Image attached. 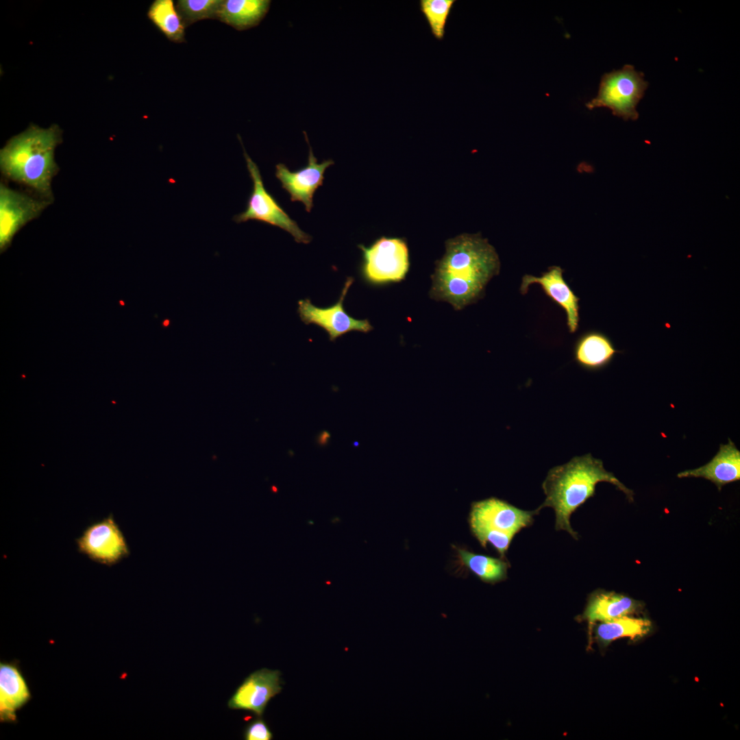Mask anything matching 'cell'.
Segmentation results:
<instances>
[{
	"mask_svg": "<svg viewBox=\"0 0 740 740\" xmlns=\"http://www.w3.org/2000/svg\"><path fill=\"white\" fill-rule=\"evenodd\" d=\"M445 246L432 277L431 295L460 310L482 295L499 273L500 262L494 247L479 234L458 236Z\"/></svg>",
	"mask_w": 740,
	"mask_h": 740,
	"instance_id": "6da1fadb",
	"label": "cell"
},
{
	"mask_svg": "<svg viewBox=\"0 0 740 740\" xmlns=\"http://www.w3.org/2000/svg\"><path fill=\"white\" fill-rule=\"evenodd\" d=\"M607 482L624 492L632 500L633 492L621 482L611 472L607 471L600 459L591 454L575 456L568 463L552 468L542 484L546 496L544 502L536 509L552 508L555 513V528L565 530L578 539L570 524L571 515L595 492V486Z\"/></svg>",
	"mask_w": 740,
	"mask_h": 740,
	"instance_id": "7a4b0ae2",
	"label": "cell"
},
{
	"mask_svg": "<svg viewBox=\"0 0 740 740\" xmlns=\"http://www.w3.org/2000/svg\"><path fill=\"white\" fill-rule=\"evenodd\" d=\"M56 127L32 126L12 138L0 152V165L7 177L25 184L51 201V182L58 166L54 151L60 141Z\"/></svg>",
	"mask_w": 740,
	"mask_h": 740,
	"instance_id": "3957f363",
	"label": "cell"
},
{
	"mask_svg": "<svg viewBox=\"0 0 740 740\" xmlns=\"http://www.w3.org/2000/svg\"><path fill=\"white\" fill-rule=\"evenodd\" d=\"M643 77L642 72L637 71L630 64L604 74L597 95L587 103L586 107L589 110L607 108L624 120L637 119V106L648 87Z\"/></svg>",
	"mask_w": 740,
	"mask_h": 740,
	"instance_id": "277c9868",
	"label": "cell"
},
{
	"mask_svg": "<svg viewBox=\"0 0 740 740\" xmlns=\"http://www.w3.org/2000/svg\"><path fill=\"white\" fill-rule=\"evenodd\" d=\"M238 137L243 148L249 176L253 181V189L249 197L245 210L234 216L233 220L238 223L248 220L260 221L288 232L294 237L297 243H309L312 237L299 227L296 221L288 216L273 196L264 188L258 166L246 152L238 135Z\"/></svg>",
	"mask_w": 740,
	"mask_h": 740,
	"instance_id": "5b68a950",
	"label": "cell"
},
{
	"mask_svg": "<svg viewBox=\"0 0 740 740\" xmlns=\"http://www.w3.org/2000/svg\"><path fill=\"white\" fill-rule=\"evenodd\" d=\"M362 252L360 273L365 282L382 285L403 280L408 270V250L397 238L382 236L370 246L359 245Z\"/></svg>",
	"mask_w": 740,
	"mask_h": 740,
	"instance_id": "8992f818",
	"label": "cell"
},
{
	"mask_svg": "<svg viewBox=\"0 0 740 740\" xmlns=\"http://www.w3.org/2000/svg\"><path fill=\"white\" fill-rule=\"evenodd\" d=\"M75 541L79 553L107 566L118 563L130 554L125 538L112 515L90 524Z\"/></svg>",
	"mask_w": 740,
	"mask_h": 740,
	"instance_id": "52a82bcc",
	"label": "cell"
},
{
	"mask_svg": "<svg viewBox=\"0 0 740 740\" xmlns=\"http://www.w3.org/2000/svg\"><path fill=\"white\" fill-rule=\"evenodd\" d=\"M353 282V278L347 279L338 299L328 307H317L309 299L299 300L297 312L302 322L321 328L328 334L331 341L351 331L364 333L371 331L373 327L367 319H356L344 309L343 301Z\"/></svg>",
	"mask_w": 740,
	"mask_h": 740,
	"instance_id": "ba28073f",
	"label": "cell"
},
{
	"mask_svg": "<svg viewBox=\"0 0 740 740\" xmlns=\"http://www.w3.org/2000/svg\"><path fill=\"white\" fill-rule=\"evenodd\" d=\"M51 201L38 200L0 186V249L4 251L16 233L27 223L36 218Z\"/></svg>",
	"mask_w": 740,
	"mask_h": 740,
	"instance_id": "9c48e42d",
	"label": "cell"
},
{
	"mask_svg": "<svg viewBox=\"0 0 740 740\" xmlns=\"http://www.w3.org/2000/svg\"><path fill=\"white\" fill-rule=\"evenodd\" d=\"M304 134L309 147L307 165L293 172L284 164L279 163L275 166V176L280 181L282 188L290 195L291 201L302 202L306 210L310 212L313 207L314 193L323 185L325 171L334 162L329 159L318 163L308 136L305 132Z\"/></svg>",
	"mask_w": 740,
	"mask_h": 740,
	"instance_id": "30bf717a",
	"label": "cell"
},
{
	"mask_svg": "<svg viewBox=\"0 0 740 740\" xmlns=\"http://www.w3.org/2000/svg\"><path fill=\"white\" fill-rule=\"evenodd\" d=\"M280 672L267 668L249 675L227 702L230 708L252 712L261 716L270 700L281 690Z\"/></svg>",
	"mask_w": 740,
	"mask_h": 740,
	"instance_id": "8fae6325",
	"label": "cell"
},
{
	"mask_svg": "<svg viewBox=\"0 0 740 740\" xmlns=\"http://www.w3.org/2000/svg\"><path fill=\"white\" fill-rule=\"evenodd\" d=\"M538 511L519 509L508 502L490 497L473 503L469 523H476L514 536L530 526Z\"/></svg>",
	"mask_w": 740,
	"mask_h": 740,
	"instance_id": "7c38bea8",
	"label": "cell"
},
{
	"mask_svg": "<svg viewBox=\"0 0 740 740\" xmlns=\"http://www.w3.org/2000/svg\"><path fill=\"white\" fill-rule=\"evenodd\" d=\"M563 270L558 266L549 267L541 276L525 275L522 278L520 292L525 295L529 286L538 284L553 301L563 308L567 317V325L571 333H574L579 323V297H578L563 276Z\"/></svg>",
	"mask_w": 740,
	"mask_h": 740,
	"instance_id": "4fadbf2b",
	"label": "cell"
},
{
	"mask_svg": "<svg viewBox=\"0 0 740 740\" xmlns=\"http://www.w3.org/2000/svg\"><path fill=\"white\" fill-rule=\"evenodd\" d=\"M678 477L703 478L716 484L724 485L740 479V451L729 439L727 444H720L713 458L705 465L679 473Z\"/></svg>",
	"mask_w": 740,
	"mask_h": 740,
	"instance_id": "5bb4252c",
	"label": "cell"
},
{
	"mask_svg": "<svg viewBox=\"0 0 740 740\" xmlns=\"http://www.w3.org/2000/svg\"><path fill=\"white\" fill-rule=\"evenodd\" d=\"M28 686L18 667L13 664H0V719L14 722L16 711L30 699Z\"/></svg>",
	"mask_w": 740,
	"mask_h": 740,
	"instance_id": "9a60e30c",
	"label": "cell"
},
{
	"mask_svg": "<svg viewBox=\"0 0 740 740\" xmlns=\"http://www.w3.org/2000/svg\"><path fill=\"white\" fill-rule=\"evenodd\" d=\"M617 351L604 334L591 331L582 334L576 341L574 356L576 362L584 369L600 370L607 366Z\"/></svg>",
	"mask_w": 740,
	"mask_h": 740,
	"instance_id": "2e32d148",
	"label": "cell"
},
{
	"mask_svg": "<svg viewBox=\"0 0 740 740\" xmlns=\"http://www.w3.org/2000/svg\"><path fill=\"white\" fill-rule=\"evenodd\" d=\"M269 0H225L219 10L217 19L237 30L256 26L269 10Z\"/></svg>",
	"mask_w": 740,
	"mask_h": 740,
	"instance_id": "e0dca14e",
	"label": "cell"
},
{
	"mask_svg": "<svg viewBox=\"0 0 740 740\" xmlns=\"http://www.w3.org/2000/svg\"><path fill=\"white\" fill-rule=\"evenodd\" d=\"M638 603L613 592L594 594L589 601L583 617L590 623L608 621L632 613Z\"/></svg>",
	"mask_w": 740,
	"mask_h": 740,
	"instance_id": "ac0fdd59",
	"label": "cell"
},
{
	"mask_svg": "<svg viewBox=\"0 0 740 740\" xmlns=\"http://www.w3.org/2000/svg\"><path fill=\"white\" fill-rule=\"evenodd\" d=\"M148 17L171 41L185 40V25L171 0H156L151 5Z\"/></svg>",
	"mask_w": 740,
	"mask_h": 740,
	"instance_id": "d6986e66",
	"label": "cell"
},
{
	"mask_svg": "<svg viewBox=\"0 0 740 740\" xmlns=\"http://www.w3.org/2000/svg\"><path fill=\"white\" fill-rule=\"evenodd\" d=\"M650 628L651 624L648 619L626 615L602 622L597 626L595 634L600 643L607 645L621 637H641L648 633Z\"/></svg>",
	"mask_w": 740,
	"mask_h": 740,
	"instance_id": "ffe728a7",
	"label": "cell"
},
{
	"mask_svg": "<svg viewBox=\"0 0 740 740\" xmlns=\"http://www.w3.org/2000/svg\"><path fill=\"white\" fill-rule=\"evenodd\" d=\"M462 563L483 582L495 583L506 578L508 563L501 559L476 554L464 549H458Z\"/></svg>",
	"mask_w": 740,
	"mask_h": 740,
	"instance_id": "44dd1931",
	"label": "cell"
},
{
	"mask_svg": "<svg viewBox=\"0 0 740 740\" xmlns=\"http://www.w3.org/2000/svg\"><path fill=\"white\" fill-rule=\"evenodd\" d=\"M456 0H420V10L430 27L433 36L443 39L445 26Z\"/></svg>",
	"mask_w": 740,
	"mask_h": 740,
	"instance_id": "7402d4cb",
	"label": "cell"
},
{
	"mask_svg": "<svg viewBox=\"0 0 740 740\" xmlns=\"http://www.w3.org/2000/svg\"><path fill=\"white\" fill-rule=\"evenodd\" d=\"M222 0H180L176 9L185 26L200 20L217 18Z\"/></svg>",
	"mask_w": 740,
	"mask_h": 740,
	"instance_id": "603a6c76",
	"label": "cell"
},
{
	"mask_svg": "<svg viewBox=\"0 0 740 740\" xmlns=\"http://www.w3.org/2000/svg\"><path fill=\"white\" fill-rule=\"evenodd\" d=\"M469 523L472 532L482 546L490 543L502 557L504 556L514 536L479 523Z\"/></svg>",
	"mask_w": 740,
	"mask_h": 740,
	"instance_id": "cb8c5ba5",
	"label": "cell"
},
{
	"mask_svg": "<svg viewBox=\"0 0 740 740\" xmlns=\"http://www.w3.org/2000/svg\"><path fill=\"white\" fill-rule=\"evenodd\" d=\"M246 740H270L273 734L262 719H256L251 722L244 732Z\"/></svg>",
	"mask_w": 740,
	"mask_h": 740,
	"instance_id": "d4e9b609",
	"label": "cell"
},
{
	"mask_svg": "<svg viewBox=\"0 0 740 740\" xmlns=\"http://www.w3.org/2000/svg\"><path fill=\"white\" fill-rule=\"evenodd\" d=\"M330 436L329 432L326 431L323 432L319 436L318 443L321 445H325L328 443Z\"/></svg>",
	"mask_w": 740,
	"mask_h": 740,
	"instance_id": "484cf974",
	"label": "cell"
}]
</instances>
